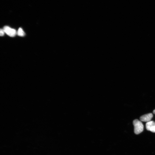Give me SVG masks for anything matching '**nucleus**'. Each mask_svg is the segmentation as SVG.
Here are the masks:
<instances>
[{
    "instance_id": "f257e3e1",
    "label": "nucleus",
    "mask_w": 155,
    "mask_h": 155,
    "mask_svg": "<svg viewBox=\"0 0 155 155\" xmlns=\"http://www.w3.org/2000/svg\"><path fill=\"white\" fill-rule=\"evenodd\" d=\"M133 125L134 127V132L136 134L138 135L143 132L144 130V126L143 123L137 119L133 121Z\"/></svg>"
},
{
    "instance_id": "f03ea898",
    "label": "nucleus",
    "mask_w": 155,
    "mask_h": 155,
    "mask_svg": "<svg viewBox=\"0 0 155 155\" xmlns=\"http://www.w3.org/2000/svg\"><path fill=\"white\" fill-rule=\"evenodd\" d=\"M3 29L5 33L10 37H14L17 34V32L15 30L12 29L9 27H4Z\"/></svg>"
},
{
    "instance_id": "7ed1b4c3",
    "label": "nucleus",
    "mask_w": 155,
    "mask_h": 155,
    "mask_svg": "<svg viewBox=\"0 0 155 155\" xmlns=\"http://www.w3.org/2000/svg\"><path fill=\"white\" fill-rule=\"evenodd\" d=\"M153 114L152 113H149L144 115L141 117L140 120L142 122H148L151 120L153 117Z\"/></svg>"
},
{
    "instance_id": "20e7f679",
    "label": "nucleus",
    "mask_w": 155,
    "mask_h": 155,
    "mask_svg": "<svg viewBox=\"0 0 155 155\" xmlns=\"http://www.w3.org/2000/svg\"><path fill=\"white\" fill-rule=\"evenodd\" d=\"M155 126V122L153 121H150L147 122L146 124V128L147 130L150 131V129L152 127Z\"/></svg>"
},
{
    "instance_id": "39448f33",
    "label": "nucleus",
    "mask_w": 155,
    "mask_h": 155,
    "mask_svg": "<svg viewBox=\"0 0 155 155\" xmlns=\"http://www.w3.org/2000/svg\"><path fill=\"white\" fill-rule=\"evenodd\" d=\"M17 34L20 37L24 36L25 35V33L24 31L21 28L18 29V31L17 32Z\"/></svg>"
},
{
    "instance_id": "423d86ee",
    "label": "nucleus",
    "mask_w": 155,
    "mask_h": 155,
    "mask_svg": "<svg viewBox=\"0 0 155 155\" xmlns=\"http://www.w3.org/2000/svg\"><path fill=\"white\" fill-rule=\"evenodd\" d=\"M5 31H4L3 29H1V30H0V35L1 36H3L5 34Z\"/></svg>"
},
{
    "instance_id": "0eeeda50",
    "label": "nucleus",
    "mask_w": 155,
    "mask_h": 155,
    "mask_svg": "<svg viewBox=\"0 0 155 155\" xmlns=\"http://www.w3.org/2000/svg\"><path fill=\"white\" fill-rule=\"evenodd\" d=\"M150 131L152 132L155 133V126L152 127L151 128Z\"/></svg>"
},
{
    "instance_id": "6e6552de",
    "label": "nucleus",
    "mask_w": 155,
    "mask_h": 155,
    "mask_svg": "<svg viewBox=\"0 0 155 155\" xmlns=\"http://www.w3.org/2000/svg\"><path fill=\"white\" fill-rule=\"evenodd\" d=\"M153 113L154 114H155V109L153 110Z\"/></svg>"
}]
</instances>
